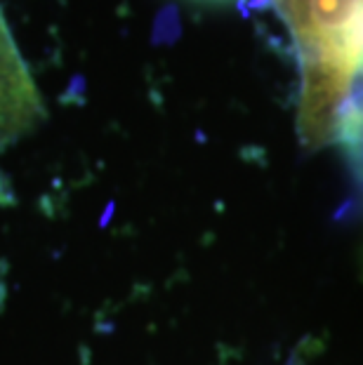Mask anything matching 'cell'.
I'll return each instance as SVG.
<instances>
[{
    "mask_svg": "<svg viewBox=\"0 0 363 365\" xmlns=\"http://www.w3.org/2000/svg\"><path fill=\"white\" fill-rule=\"evenodd\" d=\"M41 118V97L0 14V151Z\"/></svg>",
    "mask_w": 363,
    "mask_h": 365,
    "instance_id": "cell-1",
    "label": "cell"
}]
</instances>
